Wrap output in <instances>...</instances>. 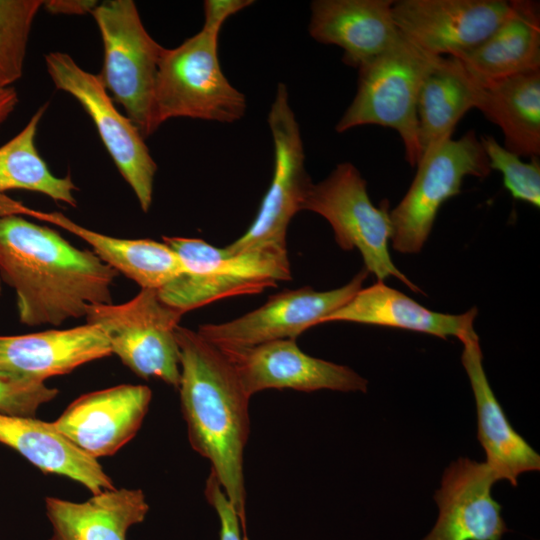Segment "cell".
<instances>
[{
	"label": "cell",
	"instance_id": "30",
	"mask_svg": "<svg viewBox=\"0 0 540 540\" xmlns=\"http://www.w3.org/2000/svg\"><path fill=\"white\" fill-rule=\"evenodd\" d=\"M57 388L18 378L0 369V413L35 417L41 405L58 394Z\"/></svg>",
	"mask_w": 540,
	"mask_h": 540
},
{
	"label": "cell",
	"instance_id": "14",
	"mask_svg": "<svg viewBox=\"0 0 540 540\" xmlns=\"http://www.w3.org/2000/svg\"><path fill=\"white\" fill-rule=\"evenodd\" d=\"M220 351L234 366L249 396L266 389L367 392L365 378L348 366L304 353L296 340H276Z\"/></svg>",
	"mask_w": 540,
	"mask_h": 540
},
{
	"label": "cell",
	"instance_id": "31",
	"mask_svg": "<svg viewBox=\"0 0 540 540\" xmlns=\"http://www.w3.org/2000/svg\"><path fill=\"white\" fill-rule=\"evenodd\" d=\"M205 497L219 518L220 540H244L239 517L213 473L205 484Z\"/></svg>",
	"mask_w": 540,
	"mask_h": 540
},
{
	"label": "cell",
	"instance_id": "10",
	"mask_svg": "<svg viewBox=\"0 0 540 540\" xmlns=\"http://www.w3.org/2000/svg\"><path fill=\"white\" fill-rule=\"evenodd\" d=\"M45 63L55 87L72 95L89 114L109 155L147 213L157 165L139 129L114 106L98 75L82 69L70 55L50 52Z\"/></svg>",
	"mask_w": 540,
	"mask_h": 540
},
{
	"label": "cell",
	"instance_id": "34",
	"mask_svg": "<svg viewBox=\"0 0 540 540\" xmlns=\"http://www.w3.org/2000/svg\"><path fill=\"white\" fill-rule=\"evenodd\" d=\"M18 101V94L13 87L0 89V125L13 112Z\"/></svg>",
	"mask_w": 540,
	"mask_h": 540
},
{
	"label": "cell",
	"instance_id": "21",
	"mask_svg": "<svg viewBox=\"0 0 540 540\" xmlns=\"http://www.w3.org/2000/svg\"><path fill=\"white\" fill-rule=\"evenodd\" d=\"M45 508L52 526L49 540H126L128 529L149 511L141 489L116 487L80 503L46 497Z\"/></svg>",
	"mask_w": 540,
	"mask_h": 540
},
{
	"label": "cell",
	"instance_id": "11",
	"mask_svg": "<svg viewBox=\"0 0 540 540\" xmlns=\"http://www.w3.org/2000/svg\"><path fill=\"white\" fill-rule=\"evenodd\" d=\"M274 144V171L259 210L246 232L226 246L242 251L264 245L287 247L291 219L302 210L312 185L305 169V153L298 122L289 103L287 87L279 83L268 115Z\"/></svg>",
	"mask_w": 540,
	"mask_h": 540
},
{
	"label": "cell",
	"instance_id": "35",
	"mask_svg": "<svg viewBox=\"0 0 540 540\" xmlns=\"http://www.w3.org/2000/svg\"><path fill=\"white\" fill-rule=\"evenodd\" d=\"M1 289H2V288H1V279H0V294H1Z\"/></svg>",
	"mask_w": 540,
	"mask_h": 540
},
{
	"label": "cell",
	"instance_id": "1",
	"mask_svg": "<svg viewBox=\"0 0 540 540\" xmlns=\"http://www.w3.org/2000/svg\"><path fill=\"white\" fill-rule=\"evenodd\" d=\"M119 273L93 251L72 246L48 227L19 215L0 218V279L16 292L19 321L59 326L111 304Z\"/></svg>",
	"mask_w": 540,
	"mask_h": 540
},
{
	"label": "cell",
	"instance_id": "28",
	"mask_svg": "<svg viewBox=\"0 0 540 540\" xmlns=\"http://www.w3.org/2000/svg\"><path fill=\"white\" fill-rule=\"evenodd\" d=\"M42 0H0V89L21 78L33 21Z\"/></svg>",
	"mask_w": 540,
	"mask_h": 540
},
{
	"label": "cell",
	"instance_id": "15",
	"mask_svg": "<svg viewBox=\"0 0 540 540\" xmlns=\"http://www.w3.org/2000/svg\"><path fill=\"white\" fill-rule=\"evenodd\" d=\"M151 399L148 386L121 384L78 397L51 423L92 458L112 456L136 435Z\"/></svg>",
	"mask_w": 540,
	"mask_h": 540
},
{
	"label": "cell",
	"instance_id": "23",
	"mask_svg": "<svg viewBox=\"0 0 540 540\" xmlns=\"http://www.w3.org/2000/svg\"><path fill=\"white\" fill-rule=\"evenodd\" d=\"M511 15L482 43L458 57L478 84L540 69L539 4L512 0Z\"/></svg>",
	"mask_w": 540,
	"mask_h": 540
},
{
	"label": "cell",
	"instance_id": "2",
	"mask_svg": "<svg viewBox=\"0 0 540 540\" xmlns=\"http://www.w3.org/2000/svg\"><path fill=\"white\" fill-rule=\"evenodd\" d=\"M179 394L189 443L210 462L248 540L244 451L251 396L228 358L197 331L178 325Z\"/></svg>",
	"mask_w": 540,
	"mask_h": 540
},
{
	"label": "cell",
	"instance_id": "6",
	"mask_svg": "<svg viewBox=\"0 0 540 540\" xmlns=\"http://www.w3.org/2000/svg\"><path fill=\"white\" fill-rule=\"evenodd\" d=\"M91 15L104 46L98 77L142 136L148 137L158 66L166 48L148 34L134 1L106 0Z\"/></svg>",
	"mask_w": 540,
	"mask_h": 540
},
{
	"label": "cell",
	"instance_id": "27",
	"mask_svg": "<svg viewBox=\"0 0 540 540\" xmlns=\"http://www.w3.org/2000/svg\"><path fill=\"white\" fill-rule=\"evenodd\" d=\"M48 104L40 107L25 127L0 146V205L10 190H26L44 194L56 202L77 206V187L71 175L55 176L40 156L35 138L39 122Z\"/></svg>",
	"mask_w": 540,
	"mask_h": 540
},
{
	"label": "cell",
	"instance_id": "8",
	"mask_svg": "<svg viewBox=\"0 0 540 540\" xmlns=\"http://www.w3.org/2000/svg\"><path fill=\"white\" fill-rule=\"evenodd\" d=\"M183 315L163 302L156 289L141 288L128 302L88 306L85 319L102 330L112 354L138 377L157 378L178 389L180 358L175 329Z\"/></svg>",
	"mask_w": 540,
	"mask_h": 540
},
{
	"label": "cell",
	"instance_id": "9",
	"mask_svg": "<svg viewBox=\"0 0 540 540\" xmlns=\"http://www.w3.org/2000/svg\"><path fill=\"white\" fill-rule=\"evenodd\" d=\"M407 193L390 211L392 246L404 254L418 253L432 230L441 206L461 191L466 176L487 177L491 168L473 130L429 149L417 163Z\"/></svg>",
	"mask_w": 540,
	"mask_h": 540
},
{
	"label": "cell",
	"instance_id": "20",
	"mask_svg": "<svg viewBox=\"0 0 540 540\" xmlns=\"http://www.w3.org/2000/svg\"><path fill=\"white\" fill-rule=\"evenodd\" d=\"M12 215H27L62 228L92 247L104 263L119 274L136 282L141 288L156 289L184 273L176 253L165 243L152 239H124L85 228L59 212H43L15 201Z\"/></svg>",
	"mask_w": 540,
	"mask_h": 540
},
{
	"label": "cell",
	"instance_id": "22",
	"mask_svg": "<svg viewBox=\"0 0 540 540\" xmlns=\"http://www.w3.org/2000/svg\"><path fill=\"white\" fill-rule=\"evenodd\" d=\"M477 309L459 315L432 311L383 282L361 288L347 303L326 317L333 321L399 328L433 335L442 339H460L473 330Z\"/></svg>",
	"mask_w": 540,
	"mask_h": 540
},
{
	"label": "cell",
	"instance_id": "12",
	"mask_svg": "<svg viewBox=\"0 0 540 540\" xmlns=\"http://www.w3.org/2000/svg\"><path fill=\"white\" fill-rule=\"evenodd\" d=\"M368 271L363 269L346 285L328 291L310 286L272 295L261 307L228 322L203 324L197 332L220 350L256 346L296 338L322 324L361 288Z\"/></svg>",
	"mask_w": 540,
	"mask_h": 540
},
{
	"label": "cell",
	"instance_id": "4",
	"mask_svg": "<svg viewBox=\"0 0 540 540\" xmlns=\"http://www.w3.org/2000/svg\"><path fill=\"white\" fill-rule=\"evenodd\" d=\"M442 58L402 36L390 49L358 68L356 95L336 131L343 133L362 125L392 128L403 141L407 162L416 166L421 158L418 97L425 79Z\"/></svg>",
	"mask_w": 540,
	"mask_h": 540
},
{
	"label": "cell",
	"instance_id": "24",
	"mask_svg": "<svg viewBox=\"0 0 540 540\" xmlns=\"http://www.w3.org/2000/svg\"><path fill=\"white\" fill-rule=\"evenodd\" d=\"M0 443L16 450L42 472L66 476L92 494L114 488L97 459L73 445L51 422L0 413Z\"/></svg>",
	"mask_w": 540,
	"mask_h": 540
},
{
	"label": "cell",
	"instance_id": "7",
	"mask_svg": "<svg viewBox=\"0 0 540 540\" xmlns=\"http://www.w3.org/2000/svg\"><path fill=\"white\" fill-rule=\"evenodd\" d=\"M302 210L324 217L331 225L335 241L343 250L357 249L365 270L378 281L395 277L416 293L422 291L393 263L388 250L392 237L389 204L376 207L370 200L367 184L351 163H341L331 174L310 186Z\"/></svg>",
	"mask_w": 540,
	"mask_h": 540
},
{
	"label": "cell",
	"instance_id": "19",
	"mask_svg": "<svg viewBox=\"0 0 540 540\" xmlns=\"http://www.w3.org/2000/svg\"><path fill=\"white\" fill-rule=\"evenodd\" d=\"M463 344L461 361L474 394L478 434L486 453V464L497 480L517 486L519 475L539 471L540 456L510 424L489 384L483 368L479 338L471 330L459 339Z\"/></svg>",
	"mask_w": 540,
	"mask_h": 540
},
{
	"label": "cell",
	"instance_id": "5",
	"mask_svg": "<svg viewBox=\"0 0 540 540\" xmlns=\"http://www.w3.org/2000/svg\"><path fill=\"white\" fill-rule=\"evenodd\" d=\"M219 30L203 26L174 49H165L155 82L151 134L171 118L233 123L246 111L245 96L223 74Z\"/></svg>",
	"mask_w": 540,
	"mask_h": 540
},
{
	"label": "cell",
	"instance_id": "25",
	"mask_svg": "<svg viewBox=\"0 0 540 540\" xmlns=\"http://www.w3.org/2000/svg\"><path fill=\"white\" fill-rule=\"evenodd\" d=\"M476 108L499 126L506 149L520 157L538 158L540 69L486 85L477 83Z\"/></svg>",
	"mask_w": 540,
	"mask_h": 540
},
{
	"label": "cell",
	"instance_id": "29",
	"mask_svg": "<svg viewBox=\"0 0 540 540\" xmlns=\"http://www.w3.org/2000/svg\"><path fill=\"white\" fill-rule=\"evenodd\" d=\"M480 143L488 158L491 170L503 176L505 188L517 199L540 206V164L538 158L524 162L520 156L500 145L492 136L482 135Z\"/></svg>",
	"mask_w": 540,
	"mask_h": 540
},
{
	"label": "cell",
	"instance_id": "26",
	"mask_svg": "<svg viewBox=\"0 0 540 540\" xmlns=\"http://www.w3.org/2000/svg\"><path fill=\"white\" fill-rule=\"evenodd\" d=\"M477 83L458 59L443 57L425 79L418 97V140L422 154L452 138L460 119L476 108Z\"/></svg>",
	"mask_w": 540,
	"mask_h": 540
},
{
	"label": "cell",
	"instance_id": "16",
	"mask_svg": "<svg viewBox=\"0 0 540 540\" xmlns=\"http://www.w3.org/2000/svg\"><path fill=\"white\" fill-rule=\"evenodd\" d=\"M497 481L486 462L460 457L451 463L434 495L439 516L422 540H501L509 529L491 495Z\"/></svg>",
	"mask_w": 540,
	"mask_h": 540
},
{
	"label": "cell",
	"instance_id": "18",
	"mask_svg": "<svg viewBox=\"0 0 540 540\" xmlns=\"http://www.w3.org/2000/svg\"><path fill=\"white\" fill-rule=\"evenodd\" d=\"M111 354L105 334L89 323L69 329L0 336V369L36 383L68 374Z\"/></svg>",
	"mask_w": 540,
	"mask_h": 540
},
{
	"label": "cell",
	"instance_id": "3",
	"mask_svg": "<svg viewBox=\"0 0 540 540\" xmlns=\"http://www.w3.org/2000/svg\"><path fill=\"white\" fill-rule=\"evenodd\" d=\"M162 240L176 253L184 273L157 292L163 302L184 314L227 297L259 294L291 279L287 247L230 251L197 238L163 236Z\"/></svg>",
	"mask_w": 540,
	"mask_h": 540
},
{
	"label": "cell",
	"instance_id": "13",
	"mask_svg": "<svg viewBox=\"0 0 540 540\" xmlns=\"http://www.w3.org/2000/svg\"><path fill=\"white\" fill-rule=\"evenodd\" d=\"M512 10V1L505 0H400L392 6L401 35L440 57H458L475 48Z\"/></svg>",
	"mask_w": 540,
	"mask_h": 540
},
{
	"label": "cell",
	"instance_id": "32",
	"mask_svg": "<svg viewBox=\"0 0 540 540\" xmlns=\"http://www.w3.org/2000/svg\"><path fill=\"white\" fill-rule=\"evenodd\" d=\"M253 4L252 0H207L204 2V25L221 30L231 15Z\"/></svg>",
	"mask_w": 540,
	"mask_h": 540
},
{
	"label": "cell",
	"instance_id": "33",
	"mask_svg": "<svg viewBox=\"0 0 540 540\" xmlns=\"http://www.w3.org/2000/svg\"><path fill=\"white\" fill-rule=\"evenodd\" d=\"M95 0H49L43 6L52 14L83 15L91 13L98 5Z\"/></svg>",
	"mask_w": 540,
	"mask_h": 540
},
{
	"label": "cell",
	"instance_id": "17",
	"mask_svg": "<svg viewBox=\"0 0 540 540\" xmlns=\"http://www.w3.org/2000/svg\"><path fill=\"white\" fill-rule=\"evenodd\" d=\"M391 0H315L309 33L322 44L343 49V62L354 68L381 55L402 37Z\"/></svg>",
	"mask_w": 540,
	"mask_h": 540
}]
</instances>
